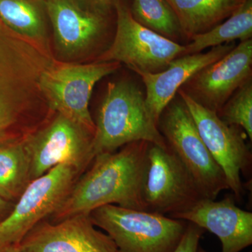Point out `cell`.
I'll return each mask as SVG.
<instances>
[{
	"instance_id": "83f0119b",
	"label": "cell",
	"mask_w": 252,
	"mask_h": 252,
	"mask_svg": "<svg viewBox=\"0 0 252 252\" xmlns=\"http://www.w3.org/2000/svg\"><path fill=\"white\" fill-rule=\"evenodd\" d=\"M4 250H5V248H1V247H0V252H4Z\"/></svg>"
},
{
	"instance_id": "d6986e66",
	"label": "cell",
	"mask_w": 252,
	"mask_h": 252,
	"mask_svg": "<svg viewBox=\"0 0 252 252\" xmlns=\"http://www.w3.org/2000/svg\"><path fill=\"white\" fill-rule=\"evenodd\" d=\"M24 139L0 144V197L14 203L32 182Z\"/></svg>"
},
{
	"instance_id": "3957f363",
	"label": "cell",
	"mask_w": 252,
	"mask_h": 252,
	"mask_svg": "<svg viewBox=\"0 0 252 252\" xmlns=\"http://www.w3.org/2000/svg\"><path fill=\"white\" fill-rule=\"evenodd\" d=\"M94 122V157L110 153L126 144L145 141L162 148L166 142L147 109L145 94L129 81L109 82Z\"/></svg>"
},
{
	"instance_id": "8992f818",
	"label": "cell",
	"mask_w": 252,
	"mask_h": 252,
	"mask_svg": "<svg viewBox=\"0 0 252 252\" xmlns=\"http://www.w3.org/2000/svg\"><path fill=\"white\" fill-rule=\"evenodd\" d=\"M116 31L110 45L94 62L124 63L133 72H160L185 56V46L144 27L132 17L128 5H115Z\"/></svg>"
},
{
	"instance_id": "6da1fadb",
	"label": "cell",
	"mask_w": 252,
	"mask_h": 252,
	"mask_svg": "<svg viewBox=\"0 0 252 252\" xmlns=\"http://www.w3.org/2000/svg\"><path fill=\"white\" fill-rule=\"evenodd\" d=\"M56 61L0 21V144L24 139L54 114L40 81Z\"/></svg>"
},
{
	"instance_id": "9a60e30c",
	"label": "cell",
	"mask_w": 252,
	"mask_h": 252,
	"mask_svg": "<svg viewBox=\"0 0 252 252\" xmlns=\"http://www.w3.org/2000/svg\"><path fill=\"white\" fill-rule=\"evenodd\" d=\"M233 195L222 200L203 198L171 217L194 223L217 235L221 252H240L252 244V213L235 205Z\"/></svg>"
},
{
	"instance_id": "5bb4252c",
	"label": "cell",
	"mask_w": 252,
	"mask_h": 252,
	"mask_svg": "<svg viewBox=\"0 0 252 252\" xmlns=\"http://www.w3.org/2000/svg\"><path fill=\"white\" fill-rule=\"evenodd\" d=\"M17 247L19 252H119L110 237L96 228L90 214L55 223L41 220Z\"/></svg>"
},
{
	"instance_id": "30bf717a",
	"label": "cell",
	"mask_w": 252,
	"mask_h": 252,
	"mask_svg": "<svg viewBox=\"0 0 252 252\" xmlns=\"http://www.w3.org/2000/svg\"><path fill=\"white\" fill-rule=\"evenodd\" d=\"M56 61L74 63L91 56L108 35L111 15L87 9L78 0H46Z\"/></svg>"
},
{
	"instance_id": "8fae6325",
	"label": "cell",
	"mask_w": 252,
	"mask_h": 252,
	"mask_svg": "<svg viewBox=\"0 0 252 252\" xmlns=\"http://www.w3.org/2000/svg\"><path fill=\"white\" fill-rule=\"evenodd\" d=\"M193 118L199 134L215 161L222 169L237 200L244 194L242 172H248L252 154L240 127L228 125L218 114L195 102L182 89L177 92Z\"/></svg>"
},
{
	"instance_id": "d4e9b609",
	"label": "cell",
	"mask_w": 252,
	"mask_h": 252,
	"mask_svg": "<svg viewBox=\"0 0 252 252\" xmlns=\"http://www.w3.org/2000/svg\"><path fill=\"white\" fill-rule=\"evenodd\" d=\"M14 203L0 197V221L7 217L14 207Z\"/></svg>"
},
{
	"instance_id": "7a4b0ae2",
	"label": "cell",
	"mask_w": 252,
	"mask_h": 252,
	"mask_svg": "<svg viewBox=\"0 0 252 252\" xmlns=\"http://www.w3.org/2000/svg\"><path fill=\"white\" fill-rule=\"evenodd\" d=\"M150 144L137 141L96 156L48 220L61 221L105 205L147 211L144 191Z\"/></svg>"
},
{
	"instance_id": "9c48e42d",
	"label": "cell",
	"mask_w": 252,
	"mask_h": 252,
	"mask_svg": "<svg viewBox=\"0 0 252 252\" xmlns=\"http://www.w3.org/2000/svg\"><path fill=\"white\" fill-rule=\"evenodd\" d=\"M80 175L72 165L61 164L32 181L0 221V247L18 245L32 228L52 215Z\"/></svg>"
},
{
	"instance_id": "e0dca14e",
	"label": "cell",
	"mask_w": 252,
	"mask_h": 252,
	"mask_svg": "<svg viewBox=\"0 0 252 252\" xmlns=\"http://www.w3.org/2000/svg\"><path fill=\"white\" fill-rule=\"evenodd\" d=\"M0 21L18 35L54 55L46 0H0Z\"/></svg>"
},
{
	"instance_id": "4316f807",
	"label": "cell",
	"mask_w": 252,
	"mask_h": 252,
	"mask_svg": "<svg viewBox=\"0 0 252 252\" xmlns=\"http://www.w3.org/2000/svg\"><path fill=\"white\" fill-rule=\"evenodd\" d=\"M197 252H207V251H205V250H204L203 248H202L201 247L199 246L198 249V251Z\"/></svg>"
},
{
	"instance_id": "cb8c5ba5",
	"label": "cell",
	"mask_w": 252,
	"mask_h": 252,
	"mask_svg": "<svg viewBox=\"0 0 252 252\" xmlns=\"http://www.w3.org/2000/svg\"><path fill=\"white\" fill-rule=\"evenodd\" d=\"M87 9L104 15H112L115 11L118 0H78Z\"/></svg>"
},
{
	"instance_id": "ffe728a7",
	"label": "cell",
	"mask_w": 252,
	"mask_h": 252,
	"mask_svg": "<svg viewBox=\"0 0 252 252\" xmlns=\"http://www.w3.org/2000/svg\"><path fill=\"white\" fill-rule=\"evenodd\" d=\"M252 0H245L241 6L222 22L212 30L193 36L185 46L186 55L198 54L208 48L252 39Z\"/></svg>"
},
{
	"instance_id": "52a82bcc",
	"label": "cell",
	"mask_w": 252,
	"mask_h": 252,
	"mask_svg": "<svg viewBox=\"0 0 252 252\" xmlns=\"http://www.w3.org/2000/svg\"><path fill=\"white\" fill-rule=\"evenodd\" d=\"M94 134L72 119L55 112L24 139L31 163V181L61 164L72 165L81 174L94 160Z\"/></svg>"
},
{
	"instance_id": "603a6c76",
	"label": "cell",
	"mask_w": 252,
	"mask_h": 252,
	"mask_svg": "<svg viewBox=\"0 0 252 252\" xmlns=\"http://www.w3.org/2000/svg\"><path fill=\"white\" fill-rule=\"evenodd\" d=\"M205 232L203 228L188 222L183 238L174 252H197L200 238Z\"/></svg>"
},
{
	"instance_id": "2e32d148",
	"label": "cell",
	"mask_w": 252,
	"mask_h": 252,
	"mask_svg": "<svg viewBox=\"0 0 252 252\" xmlns=\"http://www.w3.org/2000/svg\"><path fill=\"white\" fill-rule=\"evenodd\" d=\"M235 46L234 42L229 43L212 47L207 52L186 55L174 60L160 72H136L145 86L146 105L154 123L158 125L164 109L187 81L200 69L221 59Z\"/></svg>"
},
{
	"instance_id": "5b68a950",
	"label": "cell",
	"mask_w": 252,
	"mask_h": 252,
	"mask_svg": "<svg viewBox=\"0 0 252 252\" xmlns=\"http://www.w3.org/2000/svg\"><path fill=\"white\" fill-rule=\"evenodd\" d=\"M158 130L167 147L182 162L203 198L216 200L228 190L226 178L204 143L183 101L172 100L159 119Z\"/></svg>"
},
{
	"instance_id": "44dd1931",
	"label": "cell",
	"mask_w": 252,
	"mask_h": 252,
	"mask_svg": "<svg viewBox=\"0 0 252 252\" xmlns=\"http://www.w3.org/2000/svg\"><path fill=\"white\" fill-rule=\"evenodd\" d=\"M129 8L144 27L175 42L184 38L178 18L165 0H131Z\"/></svg>"
},
{
	"instance_id": "4fadbf2b",
	"label": "cell",
	"mask_w": 252,
	"mask_h": 252,
	"mask_svg": "<svg viewBox=\"0 0 252 252\" xmlns=\"http://www.w3.org/2000/svg\"><path fill=\"white\" fill-rule=\"evenodd\" d=\"M252 39L240 41L223 57L200 69L180 89L218 114L225 102L252 79Z\"/></svg>"
},
{
	"instance_id": "7c38bea8",
	"label": "cell",
	"mask_w": 252,
	"mask_h": 252,
	"mask_svg": "<svg viewBox=\"0 0 252 252\" xmlns=\"http://www.w3.org/2000/svg\"><path fill=\"white\" fill-rule=\"evenodd\" d=\"M144 198L147 211L172 217L203 198L182 162L167 147L150 144Z\"/></svg>"
},
{
	"instance_id": "ba28073f",
	"label": "cell",
	"mask_w": 252,
	"mask_h": 252,
	"mask_svg": "<svg viewBox=\"0 0 252 252\" xmlns=\"http://www.w3.org/2000/svg\"><path fill=\"white\" fill-rule=\"evenodd\" d=\"M121 67L117 62L80 63L56 61L44 72L40 88L50 109L94 134L89 102L94 86Z\"/></svg>"
},
{
	"instance_id": "484cf974",
	"label": "cell",
	"mask_w": 252,
	"mask_h": 252,
	"mask_svg": "<svg viewBox=\"0 0 252 252\" xmlns=\"http://www.w3.org/2000/svg\"><path fill=\"white\" fill-rule=\"evenodd\" d=\"M3 252H19V251H18L17 245H12L5 248Z\"/></svg>"
},
{
	"instance_id": "ac0fdd59",
	"label": "cell",
	"mask_w": 252,
	"mask_h": 252,
	"mask_svg": "<svg viewBox=\"0 0 252 252\" xmlns=\"http://www.w3.org/2000/svg\"><path fill=\"white\" fill-rule=\"evenodd\" d=\"M178 18L184 38L207 32L231 16L245 0H165Z\"/></svg>"
},
{
	"instance_id": "7402d4cb",
	"label": "cell",
	"mask_w": 252,
	"mask_h": 252,
	"mask_svg": "<svg viewBox=\"0 0 252 252\" xmlns=\"http://www.w3.org/2000/svg\"><path fill=\"white\" fill-rule=\"evenodd\" d=\"M217 114L228 125L242 127L252 140V79L231 96Z\"/></svg>"
},
{
	"instance_id": "277c9868",
	"label": "cell",
	"mask_w": 252,
	"mask_h": 252,
	"mask_svg": "<svg viewBox=\"0 0 252 252\" xmlns=\"http://www.w3.org/2000/svg\"><path fill=\"white\" fill-rule=\"evenodd\" d=\"M90 217L119 252H174L188 225L186 220L116 205L97 207Z\"/></svg>"
}]
</instances>
